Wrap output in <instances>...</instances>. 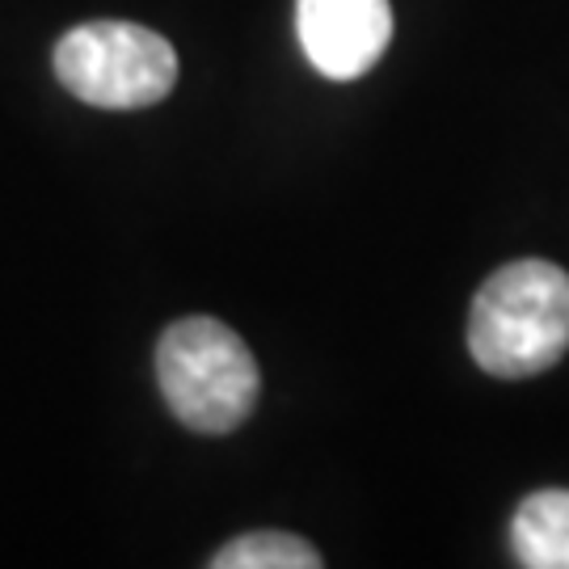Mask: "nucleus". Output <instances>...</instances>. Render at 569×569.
<instances>
[{
    "instance_id": "2",
    "label": "nucleus",
    "mask_w": 569,
    "mask_h": 569,
    "mask_svg": "<svg viewBox=\"0 0 569 569\" xmlns=\"http://www.w3.org/2000/svg\"><path fill=\"white\" fill-rule=\"evenodd\" d=\"M157 380L164 406L199 435H228L258 406V363L249 346L216 317H186L157 342Z\"/></svg>"
},
{
    "instance_id": "5",
    "label": "nucleus",
    "mask_w": 569,
    "mask_h": 569,
    "mask_svg": "<svg viewBox=\"0 0 569 569\" xmlns=\"http://www.w3.org/2000/svg\"><path fill=\"white\" fill-rule=\"evenodd\" d=\"M510 545L519 566L569 569V489H540L523 498L510 519Z\"/></svg>"
},
{
    "instance_id": "1",
    "label": "nucleus",
    "mask_w": 569,
    "mask_h": 569,
    "mask_svg": "<svg viewBox=\"0 0 569 569\" xmlns=\"http://www.w3.org/2000/svg\"><path fill=\"white\" fill-rule=\"evenodd\" d=\"M468 350L493 380H528L561 363L569 350L566 270L545 258L493 270L472 296Z\"/></svg>"
},
{
    "instance_id": "3",
    "label": "nucleus",
    "mask_w": 569,
    "mask_h": 569,
    "mask_svg": "<svg viewBox=\"0 0 569 569\" xmlns=\"http://www.w3.org/2000/svg\"><path fill=\"white\" fill-rule=\"evenodd\" d=\"M60 84L98 110H143L173 93L178 51L164 34L136 21H84L56 42Z\"/></svg>"
},
{
    "instance_id": "4",
    "label": "nucleus",
    "mask_w": 569,
    "mask_h": 569,
    "mask_svg": "<svg viewBox=\"0 0 569 569\" xmlns=\"http://www.w3.org/2000/svg\"><path fill=\"white\" fill-rule=\"evenodd\" d=\"M296 34L326 81H359L388 51L392 9L388 0H296Z\"/></svg>"
},
{
    "instance_id": "6",
    "label": "nucleus",
    "mask_w": 569,
    "mask_h": 569,
    "mask_svg": "<svg viewBox=\"0 0 569 569\" xmlns=\"http://www.w3.org/2000/svg\"><path fill=\"white\" fill-rule=\"evenodd\" d=\"M216 569H321V552L291 531H249L211 557Z\"/></svg>"
}]
</instances>
